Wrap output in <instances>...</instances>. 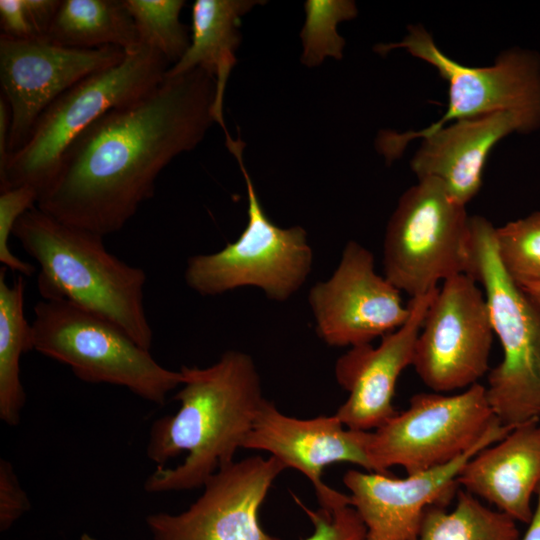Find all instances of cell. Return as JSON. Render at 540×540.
I'll return each instance as SVG.
<instances>
[{"label":"cell","instance_id":"9c48e42d","mask_svg":"<svg viewBox=\"0 0 540 540\" xmlns=\"http://www.w3.org/2000/svg\"><path fill=\"white\" fill-rule=\"evenodd\" d=\"M498 424L486 388L418 393L409 406L371 431L368 456L372 472L388 474L400 466L407 474L444 465L466 453Z\"/></svg>","mask_w":540,"mask_h":540},{"label":"cell","instance_id":"5b68a950","mask_svg":"<svg viewBox=\"0 0 540 540\" xmlns=\"http://www.w3.org/2000/svg\"><path fill=\"white\" fill-rule=\"evenodd\" d=\"M171 67L157 51L140 45L117 64L88 76L61 94L40 116L26 143L0 170V191L51 185L70 145L107 112L156 87Z\"/></svg>","mask_w":540,"mask_h":540},{"label":"cell","instance_id":"1f68e13d","mask_svg":"<svg viewBox=\"0 0 540 540\" xmlns=\"http://www.w3.org/2000/svg\"><path fill=\"white\" fill-rule=\"evenodd\" d=\"M537 503L528 529L521 540H540V485L536 490Z\"/></svg>","mask_w":540,"mask_h":540},{"label":"cell","instance_id":"6da1fadb","mask_svg":"<svg viewBox=\"0 0 540 540\" xmlns=\"http://www.w3.org/2000/svg\"><path fill=\"white\" fill-rule=\"evenodd\" d=\"M215 103L216 80L205 70L165 75L70 145L37 207L103 237L120 231L153 197L162 170L204 139Z\"/></svg>","mask_w":540,"mask_h":540},{"label":"cell","instance_id":"7402d4cb","mask_svg":"<svg viewBox=\"0 0 540 540\" xmlns=\"http://www.w3.org/2000/svg\"><path fill=\"white\" fill-rule=\"evenodd\" d=\"M25 283L22 275L12 284L6 268L0 270V418L9 425L19 423L26 402L20 378V360L33 350L32 328L24 314Z\"/></svg>","mask_w":540,"mask_h":540},{"label":"cell","instance_id":"7a4b0ae2","mask_svg":"<svg viewBox=\"0 0 540 540\" xmlns=\"http://www.w3.org/2000/svg\"><path fill=\"white\" fill-rule=\"evenodd\" d=\"M176 413L156 420L146 446L157 463L144 489L149 493L203 487L242 448L265 398L253 359L229 350L205 368L182 366Z\"/></svg>","mask_w":540,"mask_h":540},{"label":"cell","instance_id":"f1b7e54d","mask_svg":"<svg viewBox=\"0 0 540 540\" xmlns=\"http://www.w3.org/2000/svg\"><path fill=\"white\" fill-rule=\"evenodd\" d=\"M295 499L314 526L313 534L303 540H366V527L351 505L334 510H311Z\"/></svg>","mask_w":540,"mask_h":540},{"label":"cell","instance_id":"8992f818","mask_svg":"<svg viewBox=\"0 0 540 540\" xmlns=\"http://www.w3.org/2000/svg\"><path fill=\"white\" fill-rule=\"evenodd\" d=\"M33 350L68 365L88 383L127 388L163 405L182 385V372L160 365L112 322L63 299H43L33 309Z\"/></svg>","mask_w":540,"mask_h":540},{"label":"cell","instance_id":"44dd1931","mask_svg":"<svg viewBox=\"0 0 540 540\" xmlns=\"http://www.w3.org/2000/svg\"><path fill=\"white\" fill-rule=\"evenodd\" d=\"M46 39L74 49L140 46L132 17L123 0H63Z\"/></svg>","mask_w":540,"mask_h":540},{"label":"cell","instance_id":"f546056e","mask_svg":"<svg viewBox=\"0 0 540 540\" xmlns=\"http://www.w3.org/2000/svg\"><path fill=\"white\" fill-rule=\"evenodd\" d=\"M30 509L28 495L21 487L13 465L0 460V530L9 529Z\"/></svg>","mask_w":540,"mask_h":540},{"label":"cell","instance_id":"83f0119b","mask_svg":"<svg viewBox=\"0 0 540 540\" xmlns=\"http://www.w3.org/2000/svg\"><path fill=\"white\" fill-rule=\"evenodd\" d=\"M0 262L4 268L32 276L35 267L15 256L9 248V238L17 220L37 206L39 193L30 186H18L0 191Z\"/></svg>","mask_w":540,"mask_h":540},{"label":"cell","instance_id":"d6a6232c","mask_svg":"<svg viewBox=\"0 0 540 540\" xmlns=\"http://www.w3.org/2000/svg\"><path fill=\"white\" fill-rule=\"evenodd\" d=\"M520 288L540 307V283Z\"/></svg>","mask_w":540,"mask_h":540},{"label":"cell","instance_id":"cb8c5ba5","mask_svg":"<svg viewBox=\"0 0 540 540\" xmlns=\"http://www.w3.org/2000/svg\"><path fill=\"white\" fill-rule=\"evenodd\" d=\"M132 17L140 45L159 52L171 66L189 48L191 36L179 16L183 0H123Z\"/></svg>","mask_w":540,"mask_h":540},{"label":"cell","instance_id":"30bf717a","mask_svg":"<svg viewBox=\"0 0 540 540\" xmlns=\"http://www.w3.org/2000/svg\"><path fill=\"white\" fill-rule=\"evenodd\" d=\"M494 337L484 292L466 273L438 288L418 334L412 366L433 392L467 389L489 372Z\"/></svg>","mask_w":540,"mask_h":540},{"label":"cell","instance_id":"277c9868","mask_svg":"<svg viewBox=\"0 0 540 540\" xmlns=\"http://www.w3.org/2000/svg\"><path fill=\"white\" fill-rule=\"evenodd\" d=\"M466 274L483 288L501 362L489 370L487 399L508 427L540 421V307L510 278L497 254L495 227L470 218Z\"/></svg>","mask_w":540,"mask_h":540},{"label":"cell","instance_id":"ffe728a7","mask_svg":"<svg viewBox=\"0 0 540 540\" xmlns=\"http://www.w3.org/2000/svg\"><path fill=\"white\" fill-rule=\"evenodd\" d=\"M260 0H196L192 4L191 41L183 57L171 66L166 76L201 68L216 80V122L229 133L223 118V100L229 75L237 63L241 41V17Z\"/></svg>","mask_w":540,"mask_h":540},{"label":"cell","instance_id":"484cf974","mask_svg":"<svg viewBox=\"0 0 540 540\" xmlns=\"http://www.w3.org/2000/svg\"><path fill=\"white\" fill-rule=\"evenodd\" d=\"M495 242L503 268L519 287L540 283V211L495 228Z\"/></svg>","mask_w":540,"mask_h":540},{"label":"cell","instance_id":"4dcf8cb0","mask_svg":"<svg viewBox=\"0 0 540 540\" xmlns=\"http://www.w3.org/2000/svg\"><path fill=\"white\" fill-rule=\"evenodd\" d=\"M10 111L9 106L1 95L0 97V170L4 168L9 158Z\"/></svg>","mask_w":540,"mask_h":540},{"label":"cell","instance_id":"3957f363","mask_svg":"<svg viewBox=\"0 0 540 540\" xmlns=\"http://www.w3.org/2000/svg\"><path fill=\"white\" fill-rule=\"evenodd\" d=\"M12 235L39 264L43 299H63L121 328L150 350L153 331L144 307L146 273L109 252L103 236L41 211L15 223Z\"/></svg>","mask_w":540,"mask_h":540},{"label":"cell","instance_id":"836d02e7","mask_svg":"<svg viewBox=\"0 0 540 540\" xmlns=\"http://www.w3.org/2000/svg\"><path fill=\"white\" fill-rule=\"evenodd\" d=\"M79 540H96V539L90 536L89 534L84 533L80 536Z\"/></svg>","mask_w":540,"mask_h":540},{"label":"cell","instance_id":"5bb4252c","mask_svg":"<svg viewBox=\"0 0 540 540\" xmlns=\"http://www.w3.org/2000/svg\"><path fill=\"white\" fill-rule=\"evenodd\" d=\"M284 469L273 456L233 461L206 481L186 510L149 515L151 540H280L262 529L258 511Z\"/></svg>","mask_w":540,"mask_h":540},{"label":"cell","instance_id":"d4e9b609","mask_svg":"<svg viewBox=\"0 0 540 540\" xmlns=\"http://www.w3.org/2000/svg\"><path fill=\"white\" fill-rule=\"evenodd\" d=\"M306 20L300 37L303 44L301 62L308 67L318 66L327 57H343L344 39L336 27L341 21L357 16V7L350 0H307Z\"/></svg>","mask_w":540,"mask_h":540},{"label":"cell","instance_id":"2e32d148","mask_svg":"<svg viewBox=\"0 0 540 540\" xmlns=\"http://www.w3.org/2000/svg\"><path fill=\"white\" fill-rule=\"evenodd\" d=\"M370 434L347 428L335 414L312 419L290 417L265 399L242 448L266 451L285 468L303 473L313 485L320 508L334 510L351 505L350 496L326 485L322 471L328 465L347 462L372 472Z\"/></svg>","mask_w":540,"mask_h":540},{"label":"cell","instance_id":"ac0fdd59","mask_svg":"<svg viewBox=\"0 0 540 540\" xmlns=\"http://www.w3.org/2000/svg\"><path fill=\"white\" fill-rule=\"evenodd\" d=\"M438 288L411 298L406 322L383 336L378 346L350 347L338 358L335 377L348 397L335 415L347 428L373 431L398 412L393 405L396 384L412 366L415 343Z\"/></svg>","mask_w":540,"mask_h":540},{"label":"cell","instance_id":"4316f807","mask_svg":"<svg viewBox=\"0 0 540 540\" xmlns=\"http://www.w3.org/2000/svg\"><path fill=\"white\" fill-rule=\"evenodd\" d=\"M59 0H1V35L18 40L46 38Z\"/></svg>","mask_w":540,"mask_h":540},{"label":"cell","instance_id":"52a82bcc","mask_svg":"<svg viewBox=\"0 0 540 540\" xmlns=\"http://www.w3.org/2000/svg\"><path fill=\"white\" fill-rule=\"evenodd\" d=\"M465 206L431 177L402 194L383 243L385 277L399 291L418 297L467 272L471 217Z\"/></svg>","mask_w":540,"mask_h":540},{"label":"cell","instance_id":"9a60e30c","mask_svg":"<svg viewBox=\"0 0 540 540\" xmlns=\"http://www.w3.org/2000/svg\"><path fill=\"white\" fill-rule=\"evenodd\" d=\"M512 429L498 424L458 458L403 478L390 473L348 470L343 483L350 491L351 506L366 527V540H417L426 509L432 505L446 506L458 492V477L465 464Z\"/></svg>","mask_w":540,"mask_h":540},{"label":"cell","instance_id":"ba28073f","mask_svg":"<svg viewBox=\"0 0 540 540\" xmlns=\"http://www.w3.org/2000/svg\"><path fill=\"white\" fill-rule=\"evenodd\" d=\"M242 171L248 197V223L239 238L215 253L190 257L187 285L202 296L255 286L268 298L285 301L305 282L313 253L301 226L281 228L265 214L242 158L245 143L226 138Z\"/></svg>","mask_w":540,"mask_h":540},{"label":"cell","instance_id":"d6986e66","mask_svg":"<svg viewBox=\"0 0 540 540\" xmlns=\"http://www.w3.org/2000/svg\"><path fill=\"white\" fill-rule=\"evenodd\" d=\"M459 486L514 520L529 523L532 496L540 485V424L513 428L483 448L463 467Z\"/></svg>","mask_w":540,"mask_h":540},{"label":"cell","instance_id":"8fae6325","mask_svg":"<svg viewBox=\"0 0 540 540\" xmlns=\"http://www.w3.org/2000/svg\"><path fill=\"white\" fill-rule=\"evenodd\" d=\"M399 43L379 44L375 51L386 54L404 48L434 66L448 83L449 103L443 117L420 130L432 132L451 122L498 111L525 116L535 130L540 128V55L515 48L503 52L492 66L467 67L446 56L421 26H412Z\"/></svg>","mask_w":540,"mask_h":540},{"label":"cell","instance_id":"e0dca14e","mask_svg":"<svg viewBox=\"0 0 540 540\" xmlns=\"http://www.w3.org/2000/svg\"><path fill=\"white\" fill-rule=\"evenodd\" d=\"M535 131L531 122L513 111H498L457 120L432 132L383 133L379 147L388 160L397 158L417 138L422 143L411 161L418 179L435 178L466 205L482 185L483 168L492 148L505 136Z\"/></svg>","mask_w":540,"mask_h":540},{"label":"cell","instance_id":"7c38bea8","mask_svg":"<svg viewBox=\"0 0 540 540\" xmlns=\"http://www.w3.org/2000/svg\"><path fill=\"white\" fill-rule=\"evenodd\" d=\"M125 54L113 46L84 50L46 38L18 40L0 35V83L10 111V155L26 143L40 116L61 94L119 63Z\"/></svg>","mask_w":540,"mask_h":540},{"label":"cell","instance_id":"4fadbf2b","mask_svg":"<svg viewBox=\"0 0 540 540\" xmlns=\"http://www.w3.org/2000/svg\"><path fill=\"white\" fill-rule=\"evenodd\" d=\"M308 301L317 335L335 347L370 344L410 315L401 291L375 271L372 253L355 241L344 247L332 276L310 289Z\"/></svg>","mask_w":540,"mask_h":540},{"label":"cell","instance_id":"603a6c76","mask_svg":"<svg viewBox=\"0 0 540 540\" xmlns=\"http://www.w3.org/2000/svg\"><path fill=\"white\" fill-rule=\"evenodd\" d=\"M455 507L432 505L423 515L417 540H519L516 520L458 490Z\"/></svg>","mask_w":540,"mask_h":540}]
</instances>
